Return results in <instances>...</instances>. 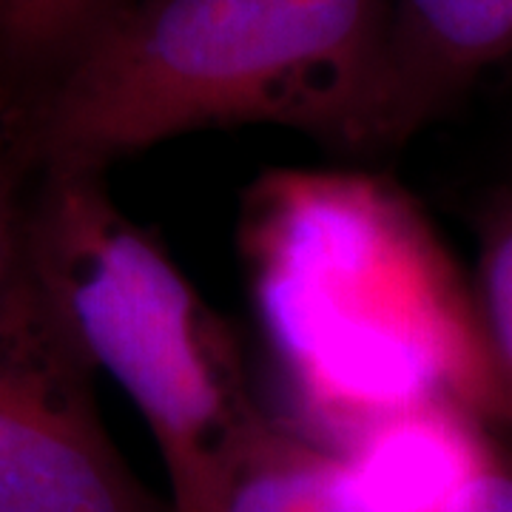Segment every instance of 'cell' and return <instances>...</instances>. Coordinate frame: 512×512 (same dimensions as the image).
<instances>
[{"instance_id":"6da1fadb","label":"cell","mask_w":512,"mask_h":512,"mask_svg":"<svg viewBox=\"0 0 512 512\" xmlns=\"http://www.w3.org/2000/svg\"><path fill=\"white\" fill-rule=\"evenodd\" d=\"M237 237L299 436L345 456L407 413L501 396L456 268L393 180L271 168L245 191Z\"/></svg>"},{"instance_id":"ba28073f","label":"cell","mask_w":512,"mask_h":512,"mask_svg":"<svg viewBox=\"0 0 512 512\" xmlns=\"http://www.w3.org/2000/svg\"><path fill=\"white\" fill-rule=\"evenodd\" d=\"M35 163L29 151L26 123L3 94H0V285L18 268L26 239L29 205L20 197V168Z\"/></svg>"},{"instance_id":"5b68a950","label":"cell","mask_w":512,"mask_h":512,"mask_svg":"<svg viewBox=\"0 0 512 512\" xmlns=\"http://www.w3.org/2000/svg\"><path fill=\"white\" fill-rule=\"evenodd\" d=\"M512 52V0H393L387 40V146L478 69Z\"/></svg>"},{"instance_id":"9c48e42d","label":"cell","mask_w":512,"mask_h":512,"mask_svg":"<svg viewBox=\"0 0 512 512\" xmlns=\"http://www.w3.org/2000/svg\"><path fill=\"white\" fill-rule=\"evenodd\" d=\"M481 325L493 353L501 396L512 399V217L498 222L487 242Z\"/></svg>"},{"instance_id":"8992f818","label":"cell","mask_w":512,"mask_h":512,"mask_svg":"<svg viewBox=\"0 0 512 512\" xmlns=\"http://www.w3.org/2000/svg\"><path fill=\"white\" fill-rule=\"evenodd\" d=\"M220 512H387L350 461L293 427H268L239 458Z\"/></svg>"},{"instance_id":"3957f363","label":"cell","mask_w":512,"mask_h":512,"mask_svg":"<svg viewBox=\"0 0 512 512\" xmlns=\"http://www.w3.org/2000/svg\"><path fill=\"white\" fill-rule=\"evenodd\" d=\"M23 256L94 370L140 410L171 512H220L239 458L271 421L225 319L97 174L43 171Z\"/></svg>"},{"instance_id":"30bf717a","label":"cell","mask_w":512,"mask_h":512,"mask_svg":"<svg viewBox=\"0 0 512 512\" xmlns=\"http://www.w3.org/2000/svg\"><path fill=\"white\" fill-rule=\"evenodd\" d=\"M441 512H512V476L495 464H487Z\"/></svg>"},{"instance_id":"7a4b0ae2","label":"cell","mask_w":512,"mask_h":512,"mask_svg":"<svg viewBox=\"0 0 512 512\" xmlns=\"http://www.w3.org/2000/svg\"><path fill=\"white\" fill-rule=\"evenodd\" d=\"M393 0H131L26 111L40 171L97 174L194 131L387 148Z\"/></svg>"},{"instance_id":"277c9868","label":"cell","mask_w":512,"mask_h":512,"mask_svg":"<svg viewBox=\"0 0 512 512\" xmlns=\"http://www.w3.org/2000/svg\"><path fill=\"white\" fill-rule=\"evenodd\" d=\"M92 376L20 256L0 285V512H171L114 447Z\"/></svg>"},{"instance_id":"52a82bcc","label":"cell","mask_w":512,"mask_h":512,"mask_svg":"<svg viewBox=\"0 0 512 512\" xmlns=\"http://www.w3.org/2000/svg\"><path fill=\"white\" fill-rule=\"evenodd\" d=\"M131 0H0V94L26 117Z\"/></svg>"}]
</instances>
